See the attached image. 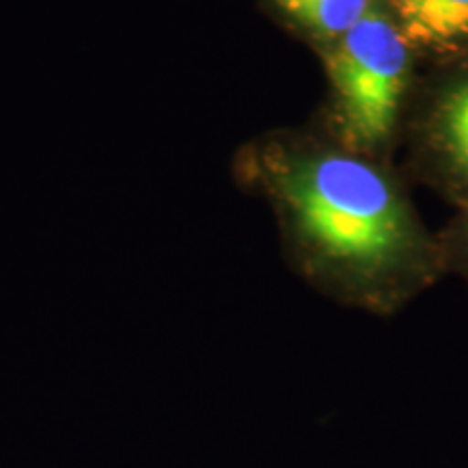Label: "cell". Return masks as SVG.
<instances>
[{
  "label": "cell",
  "mask_w": 468,
  "mask_h": 468,
  "mask_svg": "<svg viewBox=\"0 0 468 468\" xmlns=\"http://www.w3.org/2000/svg\"><path fill=\"white\" fill-rule=\"evenodd\" d=\"M286 16L324 37H341L368 14L371 0H273Z\"/></svg>",
  "instance_id": "obj_5"
},
{
  "label": "cell",
  "mask_w": 468,
  "mask_h": 468,
  "mask_svg": "<svg viewBox=\"0 0 468 468\" xmlns=\"http://www.w3.org/2000/svg\"><path fill=\"white\" fill-rule=\"evenodd\" d=\"M434 137L449 167L468 178V79L441 96L434 113Z\"/></svg>",
  "instance_id": "obj_4"
},
{
  "label": "cell",
  "mask_w": 468,
  "mask_h": 468,
  "mask_svg": "<svg viewBox=\"0 0 468 468\" xmlns=\"http://www.w3.org/2000/svg\"><path fill=\"white\" fill-rule=\"evenodd\" d=\"M408 46L452 50L468 42V0H397Z\"/></svg>",
  "instance_id": "obj_3"
},
{
  "label": "cell",
  "mask_w": 468,
  "mask_h": 468,
  "mask_svg": "<svg viewBox=\"0 0 468 468\" xmlns=\"http://www.w3.org/2000/svg\"><path fill=\"white\" fill-rule=\"evenodd\" d=\"M408 42L388 17L368 11L336 37L327 55L345 137L356 145L382 144L393 131L408 83Z\"/></svg>",
  "instance_id": "obj_2"
},
{
  "label": "cell",
  "mask_w": 468,
  "mask_h": 468,
  "mask_svg": "<svg viewBox=\"0 0 468 468\" xmlns=\"http://www.w3.org/2000/svg\"><path fill=\"white\" fill-rule=\"evenodd\" d=\"M269 185L302 243L351 295L388 302L410 278L417 241L386 176L345 154L269 161Z\"/></svg>",
  "instance_id": "obj_1"
}]
</instances>
